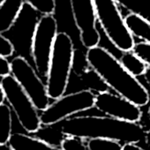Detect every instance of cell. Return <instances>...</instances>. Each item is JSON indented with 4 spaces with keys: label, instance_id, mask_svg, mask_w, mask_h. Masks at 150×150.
<instances>
[{
    "label": "cell",
    "instance_id": "obj_1",
    "mask_svg": "<svg viewBox=\"0 0 150 150\" xmlns=\"http://www.w3.org/2000/svg\"><path fill=\"white\" fill-rule=\"evenodd\" d=\"M61 132L83 139H108L125 144H138L145 141L146 131L138 123H130L110 117L77 116L63 121Z\"/></svg>",
    "mask_w": 150,
    "mask_h": 150
},
{
    "label": "cell",
    "instance_id": "obj_2",
    "mask_svg": "<svg viewBox=\"0 0 150 150\" xmlns=\"http://www.w3.org/2000/svg\"><path fill=\"white\" fill-rule=\"evenodd\" d=\"M86 57L89 66L117 95L139 107L146 106L149 103L150 96L147 89L109 50L97 46L88 50Z\"/></svg>",
    "mask_w": 150,
    "mask_h": 150
},
{
    "label": "cell",
    "instance_id": "obj_3",
    "mask_svg": "<svg viewBox=\"0 0 150 150\" xmlns=\"http://www.w3.org/2000/svg\"><path fill=\"white\" fill-rule=\"evenodd\" d=\"M75 50L69 35L64 32L57 34L49 65L46 87L50 99L62 97L68 87L72 71Z\"/></svg>",
    "mask_w": 150,
    "mask_h": 150
},
{
    "label": "cell",
    "instance_id": "obj_4",
    "mask_svg": "<svg viewBox=\"0 0 150 150\" xmlns=\"http://www.w3.org/2000/svg\"><path fill=\"white\" fill-rule=\"evenodd\" d=\"M96 19L110 42L122 52L132 51L135 41L115 0H94Z\"/></svg>",
    "mask_w": 150,
    "mask_h": 150
},
{
    "label": "cell",
    "instance_id": "obj_5",
    "mask_svg": "<svg viewBox=\"0 0 150 150\" xmlns=\"http://www.w3.org/2000/svg\"><path fill=\"white\" fill-rule=\"evenodd\" d=\"M57 34V22L53 15L42 16L35 25L31 40V55L40 78L47 79L50 57Z\"/></svg>",
    "mask_w": 150,
    "mask_h": 150
},
{
    "label": "cell",
    "instance_id": "obj_6",
    "mask_svg": "<svg viewBox=\"0 0 150 150\" xmlns=\"http://www.w3.org/2000/svg\"><path fill=\"white\" fill-rule=\"evenodd\" d=\"M1 84L5 92L6 100L13 108L21 126L28 132H37L42 127V123L38 110L31 99L13 75L10 74L3 77Z\"/></svg>",
    "mask_w": 150,
    "mask_h": 150
},
{
    "label": "cell",
    "instance_id": "obj_7",
    "mask_svg": "<svg viewBox=\"0 0 150 150\" xmlns=\"http://www.w3.org/2000/svg\"><path fill=\"white\" fill-rule=\"evenodd\" d=\"M96 96V94L87 89L64 95L42 111L40 114L42 125L51 126L74 114L95 108Z\"/></svg>",
    "mask_w": 150,
    "mask_h": 150
},
{
    "label": "cell",
    "instance_id": "obj_8",
    "mask_svg": "<svg viewBox=\"0 0 150 150\" xmlns=\"http://www.w3.org/2000/svg\"><path fill=\"white\" fill-rule=\"evenodd\" d=\"M11 75L21 85L38 110L43 111L50 106V96L44 84L28 61L23 57H16L10 62Z\"/></svg>",
    "mask_w": 150,
    "mask_h": 150
},
{
    "label": "cell",
    "instance_id": "obj_9",
    "mask_svg": "<svg viewBox=\"0 0 150 150\" xmlns=\"http://www.w3.org/2000/svg\"><path fill=\"white\" fill-rule=\"evenodd\" d=\"M70 4L82 45L88 50L99 46L101 35L96 28L97 19L94 0H70Z\"/></svg>",
    "mask_w": 150,
    "mask_h": 150
},
{
    "label": "cell",
    "instance_id": "obj_10",
    "mask_svg": "<svg viewBox=\"0 0 150 150\" xmlns=\"http://www.w3.org/2000/svg\"><path fill=\"white\" fill-rule=\"evenodd\" d=\"M95 108L107 117L130 123H138L142 117L140 107L110 91L96 94Z\"/></svg>",
    "mask_w": 150,
    "mask_h": 150
},
{
    "label": "cell",
    "instance_id": "obj_11",
    "mask_svg": "<svg viewBox=\"0 0 150 150\" xmlns=\"http://www.w3.org/2000/svg\"><path fill=\"white\" fill-rule=\"evenodd\" d=\"M24 6V0H5L0 6V33L9 31L16 22Z\"/></svg>",
    "mask_w": 150,
    "mask_h": 150
},
{
    "label": "cell",
    "instance_id": "obj_12",
    "mask_svg": "<svg viewBox=\"0 0 150 150\" xmlns=\"http://www.w3.org/2000/svg\"><path fill=\"white\" fill-rule=\"evenodd\" d=\"M8 144L14 150H61L43 139L23 133L12 134Z\"/></svg>",
    "mask_w": 150,
    "mask_h": 150
},
{
    "label": "cell",
    "instance_id": "obj_13",
    "mask_svg": "<svg viewBox=\"0 0 150 150\" xmlns=\"http://www.w3.org/2000/svg\"><path fill=\"white\" fill-rule=\"evenodd\" d=\"M126 26L133 37L142 40L143 42L150 44V23L145 20L129 13L125 17Z\"/></svg>",
    "mask_w": 150,
    "mask_h": 150
},
{
    "label": "cell",
    "instance_id": "obj_14",
    "mask_svg": "<svg viewBox=\"0 0 150 150\" xmlns=\"http://www.w3.org/2000/svg\"><path fill=\"white\" fill-rule=\"evenodd\" d=\"M124 68L134 77L144 76L147 69L146 64L142 61L133 51L123 52L119 59Z\"/></svg>",
    "mask_w": 150,
    "mask_h": 150
},
{
    "label": "cell",
    "instance_id": "obj_15",
    "mask_svg": "<svg viewBox=\"0 0 150 150\" xmlns=\"http://www.w3.org/2000/svg\"><path fill=\"white\" fill-rule=\"evenodd\" d=\"M118 6L150 23V0H115Z\"/></svg>",
    "mask_w": 150,
    "mask_h": 150
},
{
    "label": "cell",
    "instance_id": "obj_16",
    "mask_svg": "<svg viewBox=\"0 0 150 150\" xmlns=\"http://www.w3.org/2000/svg\"><path fill=\"white\" fill-rule=\"evenodd\" d=\"M79 78L81 79L82 84L86 87V89L93 93L101 94L107 92L110 88L100 77V75L91 67L87 69Z\"/></svg>",
    "mask_w": 150,
    "mask_h": 150
},
{
    "label": "cell",
    "instance_id": "obj_17",
    "mask_svg": "<svg viewBox=\"0 0 150 150\" xmlns=\"http://www.w3.org/2000/svg\"><path fill=\"white\" fill-rule=\"evenodd\" d=\"M12 136V112L8 105L0 104V144H8Z\"/></svg>",
    "mask_w": 150,
    "mask_h": 150
},
{
    "label": "cell",
    "instance_id": "obj_18",
    "mask_svg": "<svg viewBox=\"0 0 150 150\" xmlns=\"http://www.w3.org/2000/svg\"><path fill=\"white\" fill-rule=\"evenodd\" d=\"M24 3L30 6L42 16L53 15L56 11V0H24Z\"/></svg>",
    "mask_w": 150,
    "mask_h": 150
},
{
    "label": "cell",
    "instance_id": "obj_19",
    "mask_svg": "<svg viewBox=\"0 0 150 150\" xmlns=\"http://www.w3.org/2000/svg\"><path fill=\"white\" fill-rule=\"evenodd\" d=\"M88 150H123V146L119 141L108 139H91L88 143Z\"/></svg>",
    "mask_w": 150,
    "mask_h": 150
},
{
    "label": "cell",
    "instance_id": "obj_20",
    "mask_svg": "<svg viewBox=\"0 0 150 150\" xmlns=\"http://www.w3.org/2000/svg\"><path fill=\"white\" fill-rule=\"evenodd\" d=\"M61 150H88L84 139L75 136H65L60 143Z\"/></svg>",
    "mask_w": 150,
    "mask_h": 150
},
{
    "label": "cell",
    "instance_id": "obj_21",
    "mask_svg": "<svg viewBox=\"0 0 150 150\" xmlns=\"http://www.w3.org/2000/svg\"><path fill=\"white\" fill-rule=\"evenodd\" d=\"M132 51L150 67V44L140 42L134 45Z\"/></svg>",
    "mask_w": 150,
    "mask_h": 150
},
{
    "label": "cell",
    "instance_id": "obj_22",
    "mask_svg": "<svg viewBox=\"0 0 150 150\" xmlns=\"http://www.w3.org/2000/svg\"><path fill=\"white\" fill-rule=\"evenodd\" d=\"M14 53V46L12 42L0 33V56L7 58Z\"/></svg>",
    "mask_w": 150,
    "mask_h": 150
},
{
    "label": "cell",
    "instance_id": "obj_23",
    "mask_svg": "<svg viewBox=\"0 0 150 150\" xmlns=\"http://www.w3.org/2000/svg\"><path fill=\"white\" fill-rule=\"evenodd\" d=\"M11 74V66L10 62L7 58H5L0 56V77H6Z\"/></svg>",
    "mask_w": 150,
    "mask_h": 150
},
{
    "label": "cell",
    "instance_id": "obj_24",
    "mask_svg": "<svg viewBox=\"0 0 150 150\" xmlns=\"http://www.w3.org/2000/svg\"><path fill=\"white\" fill-rule=\"evenodd\" d=\"M123 150H145L137 144H125L123 146Z\"/></svg>",
    "mask_w": 150,
    "mask_h": 150
},
{
    "label": "cell",
    "instance_id": "obj_25",
    "mask_svg": "<svg viewBox=\"0 0 150 150\" xmlns=\"http://www.w3.org/2000/svg\"><path fill=\"white\" fill-rule=\"evenodd\" d=\"M144 78H145V81H146V84L150 88V67L149 66H147V69H146V72L144 74Z\"/></svg>",
    "mask_w": 150,
    "mask_h": 150
},
{
    "label": "cell",
    "instance_id": "obj_26",
    "mask_svg": "<svg viewBox=\"0 0 150 150\" xmlns=\"http://www.w3.org/2000/svg\"><path fill=\"white\" fill-rule=\"evenodd\" d=\"M5 99H6L5 92H4V89H3V87H2V84H1V81H0V104H3L4 103Z\"/></svg>",
    "mask_w": 150,
    "mask_h": 150
},
{
    "label": "cell",
    "instance_id": "obj_27",
    "mask_svg": "<svg viewBox=\"0 0 150 150\" xmlns=\"http://www.w3.org/2000/svg\"><path fill=\"white\" fill-rule=\"evenodd\" d=\"M145 143L148 148V150H150V130H148L146 132V136H145Z\"/></svg>",
    "mask_w": 150,
    "mask_h": 150
},
{
    "label": "cell",
    "instance_id": "obj_28",
    "mask_svg": "<svg viewBox=\"0 0 150 150\" xmlns=\"http://www.w3.org/2000/svg\"><path fill=\"white\" fill-rule=\"evenodd\" d=\"M0 150H14L9 144H0Z\"/></svg>",
    "mask_w": 150,
    "mask_h": 150
},
{
    "label": "cell",
    "instance_id": "obj_29",
    "mask_svg": "<svg viewBox=\"0 0 150 150\" xmlns=\"http://www.w3.org/2000/svg\"><path fill=\"white\" fill-rule=\"evenodd\" d=\"M5 1V0H0V6H1L3 4V2Z\"/></svg>",
    "mask_w": 150,
    "mask_h": 150
},
{
    "label": "cell",
    "instance_id": "obj_30",
    "mask_svg": "<svg viewBox=\"0 0 150 150\" xmlns=\"http://www.w3.org/2000/svg\"><path fill=\"white\" fill-rule=\"evenodd\" d=\"M148 114H149V117H150V105H149V108H148Z\"/></svg>",
    "mask_w": 150,
    "mask_h": 150
}]
</instances>
